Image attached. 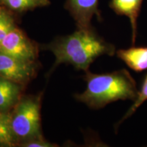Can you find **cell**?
<instances>
[{
  "label": "cell",
  "mask_w": 147,
  "mask_h": 147,
  "mask_svg": "<svg viewBox=\"0 0 147 147\" xmlns=\"http://www.w3.org/2000/svg\"><path fill=\"white\" fill-rule=\"evenodd\" d=\"M55 57V66L67 63L78 69L89 71L91 64L102 55L113 56L115 47L90 28H78L68 36L61 37L45 45Z\"/></svg>",
  "instance_id": "obj_1"
},
{
  "label": "cell",
  "mask_w": 147,
  "mask_h": 147,
  "mask_svg": "<svg viewBox=\"0 0 147 147\" xmlns=\"http://www.w3.org/2000/svg\"><path fill=\"white\" fill-rule=\"evenodd\" d=\"M40 99L36 96L21 98L10 113L11 126L17 146L42 137Z\"/></svg>",
  "instance_id": "obj_3"
},
{
  "label": "cell",
  "mask_w": 147,
  "mask_h": 147,
  "mask_svg": "<svg viewBox=\"0 0 147 147\" xmlns=\"http://www.w3.org/2000/svg\"><path fill=\"white\" fill-rule=\"evenodd\" d=\"M21 84L0 76V111L8 112L20 100Z\"/></svg>",
  "instance_id": "obj_9"
},
{
  "label": "cell",
  "mask_w": 147,
  "mask_h": 147,
  "mask_svg": "<svg viewBox=\"0 0 147 147\" xmlns=\"http://www.w3.org/2000/svg\"><path fill=\"white\" fill-rule=\"evenodd\" d=\"M0 52L28 61H34L38 53L34 44L16 27L0 42Z\"/></svg>",
  "instance_id": "obj_4"
},
{
  "label": "cell",
  "mask_w": 147,
  "mask_h": 147,
  "mask_svg": "<svg viewBox=\"0 0 147 147\" xmlns=\"http://www.w3.org/2000/svg\"><path fill=\"white\" fill-rule=\"evenodd\" d=\"M147 100V74L145 76L143 80L142 86H141L140 89L139 90L138 95L135 100L134 101L133 104H132L131 107L129 108L125 115L123 116L121 120L117 123V126H119L123 121H124L125 119L127 118H129L133 114L135 113L140 106L144 102Z\"/></svg>",
  "instance_id": "obj_12"
},
{
  "label": "cell",
  "mask_w": 147,
  "mask_h": 147,
  "mask_svg": "<svg viewBox=\"0 0 147 147\" xmlns=\"http://www.w3.org/2000/svg\"><path fill=\"white\" fill-rule=\"evenodd\" d=\"M116 53L118 58L132 70L141 72L147 69V47H132Z\"/></svg>",
  "instance_id": "obj_8"
},
{
  "label": "cell",
  "mask_w": 147,
  "mask_h": 147,
  "mask_svg": "<svg viewBox=\"0 0 147 147\" xmlns=\"http://www.w3.org/2000/svg\"><path fill=\"white\" fill-rule=\"evenodd\" d=\"M17 146L11 126L10 113L0 111V146Z\"/></svg>",
  "instance_id": "obj_10"
},
{
  "label": "cell",
  "mask_w": 147,
  "mask_h": 147,
  "mask_svg": "<svg viewBox=\"0 0 147 147\" xmlns=\"http://www.w3.org/2000/svg\"><path fill=\"white\" fill-rule=\"evenodd\" d=\"M18 146L21 147H56L57 145L46 140L42 136L20 143Z\"/></svg>",
  "instance_id": "obj_14"
},
{
  "label": "cell",
  "mask_w": 147,
  "mask_h": 147,
  "mask_svg": "<svg viewBox=\"0 0 147 147\" xmlns=\"http://www.w3.org/2000/svg\"><path fill=\"white\" fill-rule=\"evenodd\" d=\"M99 0H68L67 8L76 21L78 28H90L95 15L100 16Z\"/></svg>",
  "instance_id": "obj_6"
},
{
  "label": "cell",
  "mask_w": 147,
  "mask_h": 147,
  "mask_svg": "<svg viewBox=\"0 0 147 147\" xmlns=\"http://www.w3.org/2000/svg\"><path fill=\"white\" fill-rule=\"evenodd\" d=\"M84 80L87 82L85 90L75 97L78 102L93 109H100L119 100L134 102L138 95L136 82L125 69L105 74L87 71Z\"/></svg>",
  "instance_id": "obj_2"
},
{
  "label": "cell",
  "mask_w": 147,
  "mask_h": 147,
  "mask_svg": "<svg viewBox=\"0 0 147 147\" xmlns=\"http://www.w3.org/2000/svg\"><path fill=\"white\" fill-rule=\"evenodd\" d=\"M15 27L16 25L13 17L3 9L0 13V42Z\"/></svg>",
  "instance_id": "obj_13"
},
{
  "label": "cell",
  "mask_w": 147,
  "mask_h": 147,
  "mask_svg": "<svg viewBox=\"0 0 147 147\" xmlns=\"http://www.w3.org/2000/svg\"><path fill=\"white\" fill-rule=\"evenodd\" d=\"M36 72L34 61H28L0 52V76L18 84L28 82Z\"/></svg>",
  "instance_id": "obj_5"
},
{
  "label": "cell",
  "mask_w": 147,
  "mask_h": 147,
  "mask_svg": "<svg viewBox=\"0 0 147 147\" xmlns=\"http://www.w3.org/2000/svg\"><path fill=\"white\" fill-rule=\"evenodd\" d=\"M143 0H111L110 7L119 15L125 16L129 19L131 27L132 45L137 37L138 18Z\"/></svg>",
  "instance_id": "obj_7"
},
{
  "label": "cell",
  "mask_w": 147,
  "mask_h": 147,
  "mask_svg": "<svg viewBox=\"0 0 147 147\" xmlns=\"http://www.w3.org/2000/svg\"><path fill=\"white\" fill-rule=\"evenodd\" d=\"M1 2L11 10L22 12L47 6L50 4V0H1Z\"/></svg>",
  "instance_id": "obj_11"
},
{
  "label": "cell",
  "mask_w": 147,
  "mask_h": 147,
  "mask_svg": "<svg viewBox=\"0 0 147 147\" xmlns=\"http://www.w3.org/2000/svg\"><path fill=\"white\" fill-rule=\"evenodd\" d=\"M2 3V2H1V0H0V13L1 12V11H2L3 9L1 8V4Z\"/></svg>",
  "instance_id": "obj_15"
}]
</instances>
